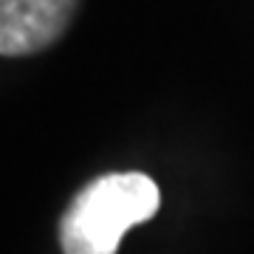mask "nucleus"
I'll use <instances>...</instances> for the list:
<instances>
[{"instance_id":"obj_1","label":"nucleus","mask_w":254,"mask_h":254,"mask_svg":"<svg viewBox=\"0 0 254 254\" xmlns=\"http://www.w3.org/2000/svg\"><path fill=\"white\" fill-rule=\"evenodd\" d=\"M161 192L144 173H110L73 198L60 226L65 254H116L127 229L158 212Z\"/></svg>"},{"instance_id":"obj_2","label":"nucleus","mask_w":254,"mask_h":254,"mask_svg":"<svg viewBox=\"0 0 254 254\" xmlns=\"http://www.w3.org/2000/svg\"><path fill=\"white\" fill-rule=\"evenodd\" d=\"M79 0H0V51L26 57L57 43Z\"/></svg>"}]
</instances>
